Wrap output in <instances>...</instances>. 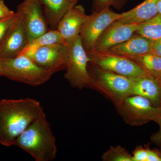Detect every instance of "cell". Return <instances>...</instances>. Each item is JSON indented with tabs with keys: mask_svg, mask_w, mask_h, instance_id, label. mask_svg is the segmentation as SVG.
<instances>
[{
	"mask_svg": "<svg viewBox=\"0 0 161 161\" xmlns=\"http://www.w3.org/2000/svg\"><path fill=\"white\" fill-rule=\"evenodd\" d=\"M136 33L151 41L161 38V14H158L152 19L140 23Z\"/></svg>",
	"mask_w": 161,
	"mask_h": 161,
	"instance_id": "obj_20",
	"label": "cell"
},
{
	"mask_svg": "<svg viewBox=\"0 0 161 161\" xmlns=\"http://www.w3.org/2000/svg\"><path fill=\"white\" fill-rule=\"evenodd\" d=\"M28 43L21 16L16 12L14 19L0 43V60L19 56Z\"/></svg>",
	"mask_w": 161,
	"mask_h": 161,
	"instance_id": "obj_11",
	"label": "cell"
},
{
	"mask_svg": "<svg viewBox=\"0 0 161 161\" xmlns=\"http://www.w3.org/2000/svg\"><path fill=\"white\" fill-rule=\"evenodd\" d=\"M104 161H133L132 155L119 146L112 147L102 155Z\"/></svg>",
	"mask_w": 161,
	"mask_h": 161,
	"instance_id": "obj_21",
	"label": "cell"
},
{
	"mask_svg": "<svg viewBox=\"0 0 161 161\" xmlns=\"http://www.w3.org/2000/svg\"><path fill=\"white\" fill-rule=\"evenodd\" d=\"M15 16V13L11 16L0 20V43L2 42L7 30L12 23Z\"/></svg>",
	"mask_w": 161,
	"mask_h": 161,
	"instance_id": "obj_23",
	"label": "cell"
},
{
	"mask_svg": "<svg viewBox=\"0 0 161 161\" xmlns=\"http://www.w3.org/2000/svg\"><path fill=\"white\" fill-rule=\"evenodd\" d=\"M0 72H1V69H0ZM0 77H1V74H0Z\"/></svg>",
	"mask_w": 161,
	"mask_h": 161,
	"instance_id": "obj_32",
	"label": "cell"
},
{
	"mask_svg": "<svg viewBox=\"0 0 161 161\" xmlns=\"http://www.w3.org/2000/svg\"><path fill=\"white\" fill-rule=\"evenodd\" d=\"M67 44L69 56L64 78L72 87L80 90L89 88L91 78L88 65L91 60L82 45L80 35L67 41Z\"/></svg>",
	"mask_w": 161,
	"mask_h": 161,
	"instance_id": "obj_5",
	"label": "cell"
},
{
	"mask_svg": "<svg viewBox=\"0 0 161 161\" xmlns=\"http://www.w3.org/2000/svg\"><path fill=\"white\" fill-rule=\"evenodd\" d=\"M88 17L83 6H75L64 15L57 29L67 43L80 35L81 28Z\"/></svg>",
	"mask_w": 161,
	"mask_h": 161,
	"instance_id": "obj_13",
	"label": "cell"
},
{
	"mask_svg": "<svg viewBox=\"0 0 161 161\" xmlns=\"http://www.w3.org/2000/svg\"><path fill=\"white\" fill-rule=\"evenodd\" d=\"M26 55L38 66L53 75L65 70L69 53L67 44L59 43L40 47Z\"/></svg>",
	"mask_w": 161,
	"mask_h": 161,
	"instance_id": "obj_10",
	"label": "cell"
},
{
	"mask_svg": "<svg viewBox=\"0 0 161 161\" xmlns=\"http://www.w3.org/2000/svg\"><path fill=\"white\" fill-rule=\"evenodd\" d=\"M59 43H67L58 30H49L28 43L20 55L27 54L40 47Z\"/></svg>",
	"mask_w": 161,
	"mask_h": 161,
	"instance_id": "obj_18",
	"label": "cell"
},
{
	"mask_svg": "<svg viewBox=\"0 0 161 161\" xmlns=\"http://www.w3.org/2000/svg\"><path fill=\"white\" fill-rule=\"evenodd\" d=\"M15 13L6 6L3 0H0V20L11 16Z\"/></svg>",
	"mask_w": 161,
	"mask_h": 161,
	"instance_id": "obj_25",
	"label": "cell"
},
{
	"mask_svg": "<svg viewBox=\"0 0 161 161\" xmlns=\"http://www.w3.org/2000/svg\"><path fill=\"white\" fill-rule=\"evenodd\" d=\"M43 111L40 103L30 98L0 100V144L14 146L17 138Z\"/></svg>",
	"mask_w": 161,
	"mask_h": 161,
	"instance_id": "obj_1",
	"label": "cell"
},
{
	"mask_svg": "<svg viewBox=\"0 0 161 161\" xmlns=\"http://www.w3.org/2000/svg\"></svg>",
	"mask_w": 161,
	"mask_h": 161,
	"instance_id": "obj_33",
	"label": "cell"
},
{
	"mask_svg": "<svg viewBox=\"0 0 161 161\" xmlns=\"http://www.w3.org/2000/svg\"><path fill=\"white\" fill-rule=\"evenodd\" d=\"M156 79L161 86V75L160 76H159L158 78H157Z\"/></svg>",
	"mask_w": 161,
	"mask_h": 161,
	"instance_id": "obj_31",
	"label": "cell"
},
{
	"mask_svg": "<svg viewBox=\"0 0 161 161\" xmlns=\"http://www.w3.org/2000/svg\"><path fill=\"white\" fill-rule=\"evenodd\" d=\"M87 53L91 60L90 63L104 69L132 79L151 76L137 64L125 57L108 52L92 51Z\"/></svg>",
	"mask_w": 161,
	"mask_h": 161,
	"instance_id": "obj_7",
	"label": "cell"
},
{
	"mask_svg": "<svg viewBox=\"0 0 161 161\" xmlns=\"http://www.w3.org/2000/svg\"><path fill=\"white\" fill-rule=\"evenodd\" d=\"M151 53L161 57V38L153 41Z\"/></svg>",
	"mask_w": 161,
	"mask_h": 161,
	"instance_id": "obj_28",
	"label": "cell"
},
{
	"mask_svg": "<svg viewBox=\"0 0 161 161\" xmlns=\"http://www.w3.org/2000/svg\"><path fill=\"white\" fill-rule=\"evenodd\" d=\"M115 107L125 122L132 126H139L161 117V107L155 106L149 99L139 95H130Z\"/></svg>",
	"mask_w": 161,
	"mask_h": 161,
	"instance_id": "obj_6",
	"label": "cell"
},
{
	"mask_svg": "<svg viewBox=\"0 0 161 161\" xmlns=\"http://www.w3.org/2000/svg\"><path fill=\"white\" fill-rule=\"evenodd\" d=\"M147 161H161V153L148 149Z\"/></svg>",
	"mask_w": 161,
	"mask_h": 161,
	"instance_id": "obj_27",
	"label": "cell"
},
{
	"mask_svg": "<svg viewBox=\"0 0 161 161\" xmlns=\"http://www.w3.org/2000/svg\"><path fill=\"white\" fill-rule=\"evenodd\" d=\"M148 155V149L138 147L136 148L133 153V161H147Z\"/></svg>",
	"mask_w": 161,
	"mask_h": 161,
	"instance_id": "obj_24",
	"label": "cell"
},
{
	"mask_svg": "<svg viewBox=\"0 0 161 161\" xmlns=\"http://www.w3.org/2000/svg\"><path fill=\"white\" fill-rule=\"evenodd\" d=\"M137 64L147 74L157 78L161 75V57L152 53L128 58Z\"/></svg>",
	"mask_w": 161,
	"mask_h": 161,
	"instance_id": "obj_19",
	"label": "cell"
},
{
	"mask_svg": "<svg viewBox=\"0 0 161 161\" xmlns=\"http://www.w3.org/2000/svg\"><path fill=\"white\" fill-rule=\"evenodd\" d=\"M128 0H92V12H99L111 6L119 9L124 7Z\"/></svg>",
	"mask_w": 161,
	"mask_h": 161,
	"instance_id": "obj_22",
	"label": "cell"
},
{
	"mask_svg": "<svg viewBox=\"0 0 161 161\" xmlns=\"http://www.w3.org/2000/svg\"><path fill=\"white\" fill-rule=\"evenodd\" d=\"M153 41L135 33L129 40L110 48L108 53L127 58L151 53Z\"/></svg>",
	"mask_w": 161,
	"mask_h": 161,
	"instance_id": "obj_14",
	"label": "cell"
},
{
	"mask_svg": "<svg viewBox=\"0 0 161 161\" xmlns=\"http://www.w3.org/2000/svg\"><path fill=\"white\" fill-rule=\"evenodd\" d=\"M50 30L57 29L58 23L67 12L75 5L69 0H40Z\"/></svg>",
	"mask_w": 161,
	"mask_h": 161,
	"instance_id": "obj_17",
	"label": "cell"
},
{
	"mask_svg": "<svg viewBox=\"0 0 161 161\" xmlns=\"http://www.w3.org/2000/svg\"><path fill=\"white\" fill-rule=\"evenodd\" d=\"M90 80L89 88L100 92L114 105L132 95L133 79L104 69L89 62Z\"/></svg>",
	"mask_w": 161,
	"mask_h": 161,
	"instance_id": "obj_3",
	"label": "cell"
},
{
	"mask_svg": "<svg viewBox=\"0 0 161 161\" xmlns=\"http://www.w3.org/2000/svg\"><path fill=\"white\" fill-rule=\"evenodd\" d=\"M154 122L158 124L159 129L157 132L151 136L150 139L153 143L161 147V117L158 119Z\"/></svg>",
	"mask_w": 161,
	"mask_h": 161,
	"instance_id": "obj_26",
	"label": "cell"
},
{
	"mask_svg": "<svg viewBox=\"0 0 161 161\" xmlns=\"http://www.w3.org/2000/svg\"><path fill=\"white\" fill-rule=\"evenodd\" d=\"M158 11V14H161V0H159L157 5Z\"/></svg>",
	"mask_w": 161,
	"mask_h": 161,
	"instance_id": "obj_29",
	"label": "cell"
},
{
	"mask_svg": "<svg viewBox=\"0 0 161 161\" xmlns=\"http://www.w3.org/2000/svg\"><path fill=\"white\" fill-rule=\"evenodd\" d=\"M159 0H145L131 10L123 13L117 20L124 23L139 24L152 19L158 14L157 5Z\"/></svg>",
	"mask_w": 161,
	"mask_h": 161,
	"instance_id": "obj_16",
	"label": "cell"
},
{
	"mask_svg": "<svg viewBox=\"0 0 161 161\" xmlns=\"http://www.w3.org/2000/svg\"><path fill=\"white\" fill-rule=\"evenodd\" d=\"M132 95L142 96L155 106L161 107V86L156 78L151 76L133 79Z\"/></svg>",
	"mask_w": 161,
	"mask_h": 161,
	"instance_id": "obj_15",
	"label": "cell"
},
{
	"mask_svg": "<svg viewBox=\"0 0 161 161\" xmlns=\"http://www.w3.org/2000/svg\"><path fill=\"white\" fill-rule=\"evenodd\" d=\"M14 146L36 161H52L56 158V138L44 111L17 138Z\"/></svg>",
	"mask_w": 161,
	"mask_h": 161,
	"instance_id": "obj_2",
	"label": "cell"
},
{
	"mask_svg": "<svg viewBox=\"0 0 161 161\" xmlns=\"http://www.w3.org/2000/svg\"><path fill=\"white\" fill-rule=\"evenodd\" d=\"M1 76L32 86L45 83L51 78V72L38 66L26 55L0 60Z\"/></svg>",
	"mask_w": 161,
	"mask_h": 161,
	"instance_id": "obj_4",
	"label": "cell"
},
{
	"mask_svg": "<svg viewBox=\"0 0 161 161\" xmlns=\"http://www.w3.org/2000/svg\"><path fill=\"white\" fill-rule=\"evenodd\" d=\"M122 15L123 13H116L110 8L99 12H92L82 26L80 34L81 43L87 53L94 50L97 40L104 31Z\"/></svg>",
	"mask_w": 161,
	"mask_h": 161,
	"instance_id": "obj_8",
	"label": "cell"
},
{
	"mask_svg": "<svg viewBox=\"0 0 161 161\" xmlns=\"http://www.w3.org/2000/svg\"><path fill=\"white\" fill-rule=\"evenodd\" d=\"M69 1L70 3H71L72 4L75 6L78 0H69Z\"/></svg>",
	"mask_w": 161,
	"mask_h": 161,
	"instance_id": "obj_30",
	"label": "cell"
},
{
	"mask_svg": "<svg viewBox=\"0 0 161 161\" xmlns=\"http://www.w3.org/2000/svg\"><path fill=\"white\" fill-rule=\"evenodd\" d=\"M139 24L124 23L116 21L110 24L99 37L93 51L105 53L123 43L135 34Z\"/></svg>",
	"mask_w": 161,
	"mask_h": 161,
	"instance_id": "obj_12",
	"label": "cell"
},
{
	"mask_svg": "<svg viewBox=\"0 0 161 161\" xmlns=\"http://www.w3.org/2000/svg\"><path fill=\"white\" fill-rule=\"evenodd\" d=\"M40 0H24L17 6L28 43L49 30Z\"/></svg>",
	"mask_w": 161,
	"mask_h": 161,
	"instance_id": "obj_9",
	"label": "cell"
}]
</instances>
